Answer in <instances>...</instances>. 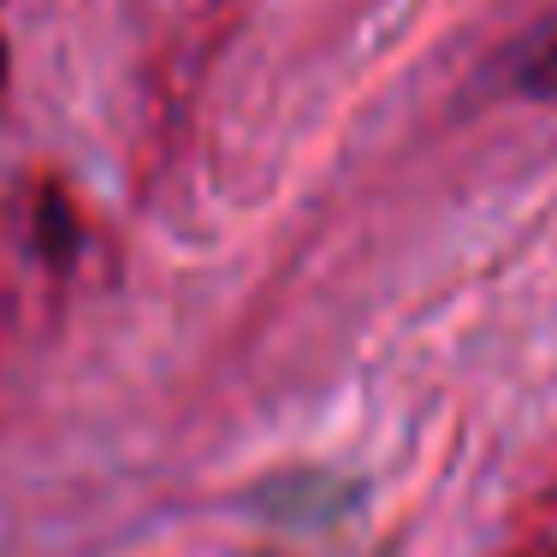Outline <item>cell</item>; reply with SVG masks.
Returning <instances> with one entry per match:
<instances>
[{"instance_id": "6da1fadb", "label": "cell", "mask_w": 557, "mask_h": 557, "mask_svg": "<svg viewBox=\"0 0 557 557\" xmlns=\"http://www.w3.org/2000/svg\"><path fill=\"white\" fill-rule=\"evenodd\" d=\"M0 72H7V48H0Z\"/></svg>"}]
</instances>
